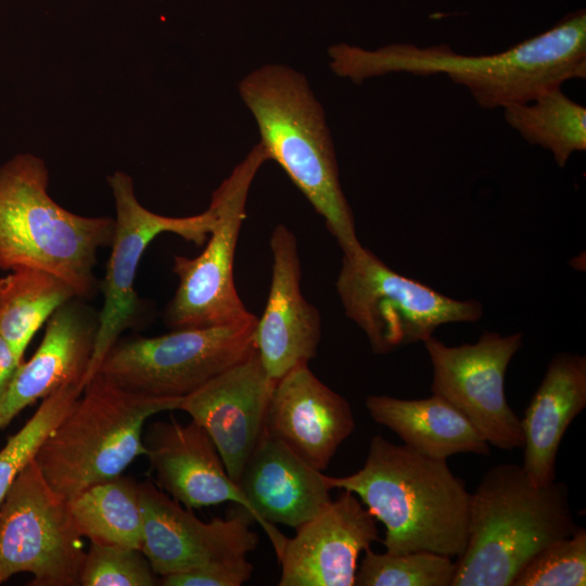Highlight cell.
Here are the masks:
<instances>
[{
	"label": "cell",
	"instance_id": "16",
	"mask_svg": "<svg viewBox=\"0 0 586 586\" xmlns=\"http://www.w3.org/2000/svg\"><path fill=\"white\" fill-rule=\"evenodd\" d=\"M272 270L265 309L257 318L254 346L275 381L317 355L321 317L303 295L302 269L295 234L277 225L270 237Z\"/></svg>",
	"mask_w": 586,
	"mask_h": 586
},
{
	"label": "cell",
	"instance_id": "26",
	"mask_svg": "<svg viewBox=\"0 0 586 586\" xmlns=\"http://www.w3.org/2000/svg\"><path fill=\"white\" fill-rule=\"evenodd\" d=\"M456 573L453 558L432 551L407 553L365 551L357 568L356 586H451Z\"/></svg>",
	"mask_w": 586,
	"mask_h": 586
},
{
	"label": "cell",
	"instance_id": "23",
	"mask_svg": "<svg viewBox=\"0 0 586 586\" xmlns=\"http://www.w3.org/2000/svg\"><path fill=\"white\" fill-rule=\"evenodd\" d=\"M79 534L92 544L141 549L139 483L123 474L67 499Z\"/></svg>",
	"mask_w": 586,
	"mask_h": 586
},
{
	"label": "cell",
	"instance_id": "17",
	"mask_svg": "<svg viewBox=\"0 0 586 586\" xmlns=\"http://www.w3.org/2000/svg\"><path fill=\"white\" fill-rule=\"evenodd\" d=\"M326 474L265 432L237 482L267 534L277 559L286 536L275 524L297 528L331 501Z\"/></svg>",
	"mask_w": 586,
	"mask_h": 586
},
{
	"label": "cell",
	"instance_id": "7",
	"mask_svg": "<svg viewBox=\"0 0 586 586\" xmlns=\"http://www.w3.org/2000/svg\"><path fill=\"white\" fill-rule=\"evenodd\" d=\"M335 289L345 316L378 355L423 342L443 324L476 322L483 315L480 302L451 298L400 275L365 246L343 255Z\"/></svg>",
	"mask_w": 586,
	"mask_h": 586
},
{
	"label": "cell",
	"instance_id": "13",
	"mask_svg": "<svg viewBox=\"0 0 586 586\" xmlns=\"http://www.w3.org/2000/svg\"><path fill=\"white\" fill-rule=\"evenodd\" d=\"M142 510L141 551L157 576L187 571L209 562L246 556L258 535L244 509L229 518L200 520L150 481L139 483Z\"/></svg>",
	"mask_w": 586,
	"mask_h": 586
},
{
	"label": "cell",
	"instance_id": "18",
	"mask_svg": "<svg viewBox=\"0 0 586 586\" xmlns=\"http://www.w3.org/2000/svg\"><path fill=\"white\" fill-rule=\"evenodd\" d=\"M355 428L348 400L319 380L308 364L276 381L264 432L314 468L326 470Z\"/></svg>",
	"mask_w": 586,
	"mask_h": 586
},
{
	"label": "cell",
	"instance_id": "27",
	"mask_svg": "<svg viewBox=\"0 0 586 586\" xmlns=\"http://www.w3.org/2000/svg\"><path fill=\"white\" fill-rule=\"evenodd\" d=\"M84 387L66 385L43 398L23 428L0 450V505L18 474L35 459L46 437L60 422Z\"/></svg>",
	"mask_w": 586,
	"mask_h": 586
},
{
	"label": "cell",
	"instance_id": "15",
	"mask_svg": "<svg viewBox=\"0 0 586 586\" xmlns=\"http://www.w3.org/2000/svg\"><path fill=\"white\" fill-rule=\"evenodd\" d=\"M378 539L375 518L354 493L343 489L286 538L278 558V586H353L360 553Z\"/></svg>",
	"mask_w": 586,
	"mask_h": 586
},
{
	"label": "cell",
	"instance_id": "28",
	"mask_svg": "<svg viewBox=\"0 0 586 586\" xmlns=\"http://www.w3.org/2000/svg\"><path fill=\"white\" fill-rule=\"evenodd\" d=\"M586 585V530L577 527L536 552L519 571L511 586Z\"/></svg>",
	"mask_w": 586,
	"mask_h": 586
},
{
	"label": "cell",
	"instance_id": "4",
	"mask_svg": "<svg viewBox=\"0 0 586 586\" xmlns=\"http://www.w3.org/2000/svg\"><path fill=\"white\" fill-rule=\"evenodd\" d=\"M577 527L564 482L535 486L522 466L496 464L471 493L467 545L451 586H511L536 552Z\"/></svg>",
	"mask_w": 586,
	"mask_h": 586
},
{
	"label": "cell",
	"instance_id": "12",
	"mask_svg": "<svg viewBox=\"0 0 586 586\" xmlns=\"http://www.w3.org/2000/svg\"><path fill=\"white\" fill-rule=\"evenodd\" d=\"M422 343L432 365V394L461 412L489 445L523 448L521 419L505 392L507 368L523 345V333L485 331L475 343L458 346L431 335Z\"/></svg>",
	"mask_w": 586,
	"mask_h": 586
},
{
	"label": "cell",
	"instance_id": "20",
	"mask_svg": "<svg viewBox=\"0 0 586 586\" xmlns=\"http://www.w3.org/2000/svg\"><path fill=\"white\" fill-rule=\"evenodd\" d=\"M74 297L46 322L42 341L31 358L14 372L0 403V429L27 406L59 388L85 386L98 330V314Z\"/></svg>",
	"mask_w": 586,
	"mask_h": 586
},
{
	"label": "cell",
	"instance_id": "31",
	"mask_svg": "<svg viewBox=\"0 0 586 586\" xmlns=\"http://www.w3.org/2000/svg\"><path fill=\"white\" fill-rule=\"evenodd\" d=\"M20 365L10 345L0 333V403Z\"/></svg>",
	"mask_w": 586,
	"mask_h": 586
},
{
	"label": "cell",
	"instance_id": "1",
	"mask_svg": "<svg viewBox=\"0 0 586 586\" xmlns=\"http://www.w3.org/2000/svg\"><path fill=\"white\" fill-rule=\"evenodd\" d=\"M339 77L360 84L392 73L445 74L485 110L526 103L571 79L586 77V13L577 11L551 28L505 51L466 55L447 44L391 43L366 49L345 42L328 48Z\"/></svg>",
	"mask_w": 586,
	"mask_h": 586
},
{
	"label": "cell",
	"instance_id": "10",
	"mask_svg": "<svg viewBox=\"0 0 586 586\" xmlns=\"http://www.w3.org/2000/svg\"><path fill=\"white\" fill-rule=\"evenodd\" d=\"M85 552L68 500L34 459L0 505V585L28 573L31 586H78Z\"/></svg>",
	"mask_w": 586,
	"mask_h": 586
},
{
	"label": "cell",
	"instance_id": "11",
	"mask_svg": "<svg viewBox=\"0 0 586 586\" xmlns=\"http://www.w3.org/2000/svg\"><path fill=\"white\" fill-rule=\"evenodd\" d=\"M115 218L111 254L101 282L103 306L98 314V330L86 383L118 342L122 333L139 322L141 302L135 288L139 263L149 244L162 233H174L187 242L204 244L215 222L211 206L201 214L170 217L156 214L138 200L132 178L116 170L107 177Z\"/></svg>",
	"mask_w": 586,
	"mask_h": 586
},
{
	"label": "cell",
	"instance_id": "6",
	"mask_svg": "<svg viewBox=\"0 0 586 586\" xmlns=\"http://www.w3.org/2000/svg\"><path fill=\"white\" fill-rule=\"evenodd\" d=\"M181 399L141 395L98 372L46 437L35 461L52 489L69 499L122 475L137 458L146 456V421L178 409Z\"/></svg>",
	"mask_w": 586,
	"mask_h": 586
},
{
	"label": "cell",
	"instance_id": "8",
	"mask_svg": "<svg viewBox=\"0 0 586 586\" xmlns=\"http://www.w3.org/2000/svg\"><path fill=\"white\" fill-rule=\"evenodd\" d=\"M266 161H269L268 154L259 142L214 190L209 206L215 213V222L205 249L195 257L174 256L173 272L178 285L164 313V320L171 329L257 320L238 294L233 269L247 195Z\"/></svg>",
	"mask_w": 586,
	"mask_h": 586
},
{
	"label": "cell",
	"instance_id": "19",
	"mask_svg": "<svg viewBox=\"0 0 586 586\" xmlns=\"http://www.w3.org/2000/svg\"><path fill=\"white\" fill-rule=\"evenodd\" d=\"M143 442L156 486L173 499L190 509L232 502L253 517L213 440L198 423L155 421L143 433Z\"/></svg>",
	"mask_w": 586,
	"mask_h": 586
},
{
	"label": "cell",
	"instance_id": "9",
	"mask_svg": "<svg viewBox=\"0 0 586 586\" xmlns=\"http://www.w3.org/2000/svg\"><path fill=\"white\" fill-rule=\"evenodd\" d=\"M256 322L180 328L116 342L98 372L141 395L181 399L255 349Z\"/></svg>",
	"mask_w": 586,
	"mask_h": 586
},
{
	"label": "cell",
	"instance_id": "21",
	"mask_svg": "<svg viewBox=\"0 0 586 586\" xmlns=\"http://www.w3.org/2000/svg\"><path fill=\"white\" fill-rule=\"evenodd\" d=\"M585 407L586 356L555 355L521 420L524 434L522 468L533 485L544 486L556 481L562 437Z\"/></svg>",
	"mask_w": 586,
	"mask_h": 586
},
{
	"label": "cell",
	"instance_id": "24",
	"mask_svg": "<svg viewBox=\"0 0 586 586\" xmlns=\"http://www.w3.org/2000/svg\"><path fill=\"white\" fill-rule=\"evenodd\" d=\"M0 279V333L20 364L39 328L69 300L77 297L60 278L18 268Z\"/></svg>",
	"mask_w": 586,
	"mask_h": 586
},
{
	"label": "cell",
	"instance_id": "2",
	"mask_svg": "<svg viewBox=\"0 0 586 586\" xmlns=\"http://www.w3.org/2000/svg\"><path fill=\"white\" fill-rule=\"evenodd\" d=\"M326 479L332 489L354 493L384 525L386 552L426 550L450 558L462 555L471 493L446 460L373 435L358 471Z\"/></svg>",
	"mask_w": 586,
	"mask_h": 586
},
{
	"label": "cell",
	"instance_id": "25",
	"mask_svg": "<svg viewBox=\"0 0 586 586\" xmlns=\"http://www.w3.org/2000/svg\"><path fill=\"white\" fill-rule=\"evenodd\" d=\"M504 118L526 142L548 150L559 167L586 150V107L561 87L505 107Z\"/></svg>",
	"mask_w": 586,
	"mask_h": 586
},
{
	"label": "cell",
	"instance_id": "14",
	"mask_svg": "<svg viewBox=\"0 0 586 586\" xmlns=\"http://www.w3.org/2000/svg\"><path fill=\"white\" fill-rule=\"evenodd\" d=\"M275 383L254 349L180 402L178 410L207 432L235 483L264 434Z\"/></svg>",
	"mask_w": 586,
	"mask_h": 586
},
{
	"label": "cell",
	"instance_id": "22",
	"mask_svg": "<svg viewBox=\"0 0 586 586\" xmlns=\"http://www.w3.org/2000/svg\"><path fill=\"white\" fill-rule=\"evenodd\" d=\"M365 405L373 421L424 456L447 460L458 454L486 456L491 451L469 420L437 395L419 399L369 395Z\"/></svg>",
	"mask_w": 586,
	"mask_h": 586
},
{
	"label": "cell",
	"instance_id": "5",
	"mask_svg": "<svg viewBox=\"0 0 586 586\" xmlns=\"http://www.w3.org/2000/svg\"><path fill=\"white\" fill-rule=\"evenodd\" d=\"M49 180L44 161L31 153L0 167V269L49 272L89 300L98 286L97 254L112 243L114 218L67 211L51 198Z\"/></svg>",
	"mask_w": 586,
	"mask_h": 586
},
{
	"label": "cell",
	"instance_id": "3",
	"mask_svg": "<svg viewBox=\"0 0 586 586\" xmlns=\"http://www.w3.org/2000/svg\"><path fill=\"white\" fill-rule=\"evenodd\" d=\"M239 93L269 161L279 164L323 218L343 255L360 253L364 245L342 190L326 115L306 77L286 65L265 64L241 79Z\"/></svg>",
	"mask_w": 586,
	"mask_h": 586
},
{
	"label": "cell",
	"instance_id": "29",
	"mask_svg": "<svg viewBox=\"0 0 586 586\" xmlns=\"http://www.w3.org/2000/svg\"><path fill=\"white\" fill-rule=\"evenodd\" d=\"M79 584L154 586L160 584V578L141 550L90 543L82 560Z\"/></svg>",
	"mask_w": 586,
	"mask_h": 586
},
{
	"label": "cell",
	"instance_id": "30",
	"mask_svg": "<svg viewBox=\"0 0 586 586\" xmlns=\"http://www.w3.org/2000/svg\"><path fill=\"white\" fill-rule=\"evenodd\" d=\"M254 566L246 556L214 561L187 571L160 577L164 586H241L253 574Z\"/></svg>",
	"mask_w": 586,
	"mask_h": 586
}]
</instances>
